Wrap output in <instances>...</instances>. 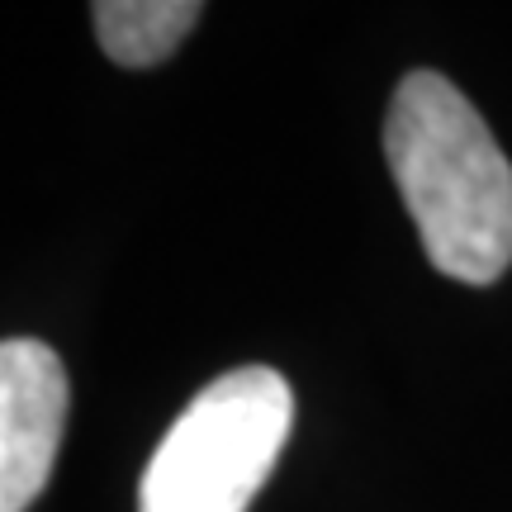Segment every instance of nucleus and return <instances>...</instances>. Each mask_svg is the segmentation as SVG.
<instances>
[{
  "mask_svg": "<svg viewBox=\"0 0 512 512\" xmlns=\"http://www.w3.org/2000/svg\"><path fill=\"white\" fill-rule=\"evenodd\" d=\"M384 157L427 261L460 285L512 266V162L441 72H408L389 100Z\"/></svg>",
  "mask_w": 512,
  "mask_h": 512,
  "instance_id": "1",
  "label": "nucleus"
},
{
  "mask_svg": "<svg viewBox=\"0 0 512 512\" xmlns=\"http://www.w3.org/2000/svg\"><path fill=\"white\" fill-rule=\"evenodd\" d=\"M294 394L271 366L204 384L171 422L138 484V512H247L290 437Z\"/></svg>",
  "mask_w": 512,
  "mask_h": 512,
  "instance_id": "2",
  "label": "nucleus"
},
{
  "mask_svg": "<svg viewBox=\"0 0 512 512\" xmlns=\"http://www.w3.org/2000/svg\"><path fill=\"white\" fill-rule=\"evenodd\" d=\"M67 403V366L48 342H0V512H29L48 489Z\"/></svg>",
  "mask_w": 512,
  "mask_h": 512,
  "instance_id": "3",
  "label": "nucleus"
},
{
  "mask_svg": "<svg viewBox=\"0 0 512 512\" xmlns=\"http://www.w3.org/2000/svg\"><path fill=\"white\" fill-rule=\"evenodd\" d=\"M100 48L119 67H157L200 24V0H100L91 10Z\"/></svg>",
  "mask_w": 512,
  "mask_h": 512,
  "instance_id": "4",
  "label": "nucleus"
}]
</instances>
